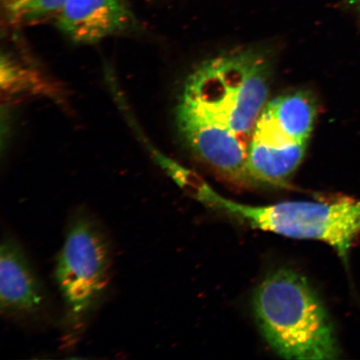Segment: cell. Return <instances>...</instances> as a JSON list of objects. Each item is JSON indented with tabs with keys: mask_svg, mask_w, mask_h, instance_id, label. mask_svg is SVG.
Instances as JSON below:
<instances>
[{
	"mask_svg": "<svg viewBox=\"0 0 360 360\" xmlns=\"http://www.w3.org/2000/svg\"><path fill=\"white\" fill-rule=\"evenodd\" d=\"M49 307L46 290L15 238L6 236L0 246V312L13 321L41 317Z\"/></svg>",
	"mask_w": 360,
	"mask_h": 360,
	"instance_id": "8992f818",
	"label": "cell"
},
{
	"mask_svg": "<svg viewBox=\"0 0 360 360\" xmlns=\"http://www.w3.org/2000/svg\"><path fill=\"white\" fill-rule=\"evenodd\" d=\"M112 267V249L105 229L86 210H78L68 224L55 266L68 341L84 330L105 298Z\"/></svg>",
	"mask_w": 360,
	"mask_h": 360,
	"instance_id": "277c9868",
	"label": "cell"
},
{
	"mask_svg": "<svg viewBox=\"0 0 360 360\" xmlns=\"http://www.w3.org/2000/svg\"><path fill=\"white\" fill-rule=\"evenodd\" d=\"M65 0H1L8 24L15 27L32 26L56 20Z\"/></svg>",
	"mask_w": 360,
	"mask_h": 360,
	"instance_id": "ba28073f",
	"label": "cell"
},
{
	"mask_svg": "<svg viewBox=\"0 0 360 360\" xmlns=\"http://www.w3.org/2000/svg\"><path fill=\"white\" fill-rule=\"evenodd\" d=\"M2 82H6V92L10 96L41 94L46 89L44 80L32 68L22 65L6 56L2 60Z\"/></svg>",
	"mask_w": 360,
	"mask_h": 360,
	"instance_id": "9c48e42d",
	"label": "cell"
},
{
	"mask_svg": "<svg viewBox=\"0 0 360 360\" xmlns=\"http://www.w3.org/2000/svg\"><path fill=\"white\" fill-rule=\"evenodd\" d=\"M317 114L316 101L306 90L285 94L267 103L248 155L251 184L288 186L302 163Z\"/></svg>",
	"mask_w": 360,
	"mask_h": 360,
	"instance_id": "5b68a950",
	"label": "cell"
},
{
	"mask_svg": "<svg viewBox=\"0 0 360 360\" xmlns=\"http://www.w3.org/2000/svg\"><path fill=\"white\" fill-rule=\"evenodd\" d=\"M338 7L352 16L360 29V0H340Z\"/></svg>",
	"mask_w": 360,
	"mask_h": 360,
	"instance_id": "30bf717a",
	"label": "cell"
},
{
	"mask_svg": "<svg viewBox=\"0 0 360 360\" xmlns=\"http://www.w3.org/2000/svg\"><path fill=\"white\" fill-rule=\"evenodd\" d=\"M56 22L63 34L78 44L96 43L136 25L126 0H65Z\"/></svg>",
	"mask_w": 360,
	"mask_h": 360,
	"instance_id": "52a82bcc",
	"label": "cell"
},
{
	"mask_svg": "<svg viewBox=\"0 0 360 360\" xmlns=\"http://www.w3.org/2000/svg\"><path fill=\"white\" fill-rule=\"evenodd\" d=\"M268 58L254 49L204 63L188 77L177 107L180 134L216 173L251 184L247 160L270 86Z\"/></svg>",
	"mask_w": 360,
	"mask_h": 360,
	"instance_id": "6da1fadb",
	"label": "cell"
},
{
	"mask_svg": "<svg viewBox=\"0 0 360 360\" xmlns=\"http://www.w3.org/2000/svg\"><path fill=\"white\" fill-rule=\"evenodd\" d=\"M255 321L272 349L288 359H335L340 349L330 316L302 274L278 269L255 290Z\"/></svg>",
	"mask_w": 360,
	"mask_h": 360,
	"instance_id": "7a4b0ae2",
	"label": "cell"
},
{
	"mask_svg": "<svg viewBox=\"0 0 360 360\" xmlns=\"http://www.w3.org/2000/svg\"><path fill=\"white\" fill-rule=\"evenodd\" d=\"M186 191L196 200L251 228L297 240L326 243L345 259L360 236V200L245 205L219 195L196 174L188 182Z\"/></svg>",
	"mask_w": 360,
	"mask_h": 360,
	"instance_id": "3957f363",
	"label": "cell"
}]
</instances>
